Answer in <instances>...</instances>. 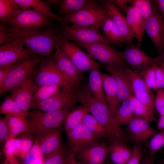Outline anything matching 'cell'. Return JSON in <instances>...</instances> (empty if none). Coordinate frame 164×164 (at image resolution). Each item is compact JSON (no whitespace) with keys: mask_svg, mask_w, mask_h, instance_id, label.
<instances>
[{"mask_svg":"<svg viewBox=\"0 0 164 164\" xmlns=\"http://www.w3.org/2000/svg\"><path fill=\"white\" fill-rule=\"evenodd\" d=\"M80 88L76 89L63 88L51 97L39 103H33L31 108L46 112L71 109L79 101Z\"/></svg>","mask_w":164,"mask_h":164,"instance_id":"9c48e42d","label":"cell"},{"mask_svg":"<svg viewBox=\"0 0 164 164\" xmlns=\"http://www.w3.org/2000/svg\"><path fill=\"white\" fill-rule=\"evenodd\" d=\"M20 36L13 32L6 26H0V46L7 44L18 39Z\"/></svg>","mask_w":164,"mask_h":164,"instance_id":"ee69618b","label":"cell"},{"mask_svg":"<svg viewBox=\"0 0 164 164\" xmlns=\"http://www.w3.org/2000/svg\"><path fill=\"white\" fill-rule=\"evenodd\" d=\"M82 124L93 134L102 141H108V135L101 125L97 119L89 113L84 116Z\"/></svg>","mask_w":164,"mask_h":164,"instance_id":"8d00e7d4","label":"cell"},{"mask_svg":"<svg viewBox=\"0 0 164 164\" xmlns=\"http://www.w3.org/2000/svg\"><path fill=\"white\" fill-rule=\"evenodd\" d=\"M3 164H19L16 161L15 157L7 158V160Z\"/></svg>","mask_w":164,"mask_h":164,"instance_id":"6f0895ef","label":"cell"},{"mask_svg":"<svg viewBox=\"0 0 164 164\" xmlns=\"http://www.w3.org/2000/svg\"></svg>","mask_w":164,"mask_h":164,"instance_id":"003e7915","label":"cell"},{"mask_svg":"<svg viewBox=\"0 0 164 164\" xmlns=\"http://www.w3.org/2000/svg\"><path fill=\"white\" fill-rule=\"evenodd\" d=\"M69 151L74 154L91 144L103 142L93 134L82 123L67 134Z\"/></svg>","mask_w":164,"mask_h":164,"instance_id":"ac0fdd59","label":"cell"},{"mask_svg":"<svg viewBox=\"0 0 164 164\" xmlns=\"http://www.w3.org/2000/svg\"><path fill=\"white\" fill-rule=\"evenodd\" d=\"M61 0H46V2L50 7H55L60 4Z\"/></svg>","mask_w":164,"mask_h":164,"instance_id":"11a10c76","label":"cell"},{"mask_svg":"<svg viewBox=\"0 0 164 164\" xmlns=\"http://www.w3.org/2000/svg\"><path fill=\"white\" fill-rule=\"evenodd\" d=\"M100 28L104 37L110 44L122 46L124 42L117 27L108 15L102 20Z\"/></svg>","mask_w":164,"mask_h":164,"instance_id":"4316f807","label":"cell"},{"mask_svg":"<svg viewBox=\"0 0 164 164\" xmlns=\"http://www.w3.org/2000/svg\"><path fill=\"white\" fill-rule=\"evenodd\" d=\"M84 49L92 58L102 63L105 67L125 64L121 52L117 50L108 42H98L89 44L78 45Z\"/></svg>","mask_w":164,"mask_h":164,"instance_id":"30bf717a","label":"cell"},{"mask_svg":"<svg viewBox=\"0 0 164 164\" xmlns=\"http://www.w3.org/2000/svg\"><path fill=\"white\" fill-rule=\"evenodd\" d=\"M24 158L25 164H43L44 156L35 141Z\"/></svg>","mask_w":164,"mask_h":164,"instance_id":"60d3db41","label":"cell"},{"mask_svg":"<svg viewBox=\"0 0 164 164\" xmlns=\"http://www.w3.org/2000/svg\"><path fill=\"white\" fill-rule=\"evenodd\" d=\"M60 32L70 41L78 45L89 44L98 42H108L103 35L100 25L78 26L60 22Z\"/></svg>","mask_w":164,"mask_h":164,"instance_id":"8992f818","label":"cell"},{"mask_svg":"<svg viewBox=\"0 0 164 164\" xmlns=\"http://www.w3.org/2000/svg\"><path fill=\"white\" fill-rule=\"evenodd\" d=\"M155 81L157 90L164 89V69L160 65L156 66Z\"/></svg>","mask_w":164,"mask_h":164,"instance_id":"681fc988","label":"cell"},{"mask_svg":"<svg viewBox=\"0 0 164 164\" xmlns=\"http://www.w3.org/2000/svg\"><path fill=\"white\" fill-rule=\"evenodd\" d=\"M156 65L148 67L140 74L148 86L151 89L155 90H157L155 81V68Z\"/></svg>","mask_w":164,"mask_h":164,"instance_id":"f6af8a7d","label":"cell"},{"mask_svg":"<svg viewBox=\"0 0 164 164\" xmlns=\"http://www.w3.org/2000/svg\"><path fill=\"white\" fill-rule=\"evenodd\" d=\"M57 43L61 50L82 73L101 65L93 60L78 44L68 40L59 32Z\"/></svg>","mask_w":164,"mask_h":164,"instance_id":"52a82bcc","label":"cell"},{"mask_svg":"<svg viewBox=\"0 0 164 164\" xmlns=\"http://www.w3.org/2000/svg\"><path fill=\"white\" fill-rule=\"evenodd\" d=\"M127 23L131 33L140 46L145 31V21L135 6L132 5L126 11Z\"/></svg>","mask_w":164,"mask_h":164,"instance_id":"cb8c5ba5","label":"cell"},{"mask_svg":"<svg viewBox=\"0 0 164 164\" xmlns=\"http://www.w3.org/2000/svg\"><path fill=\"white\" fill-rule=\"evenodd\" d=\"M127 70L133 96L151 109L154 110L155 96L140 75L130 69Z\"/></svg>","mask_w":164,"mask_h":164,"instance_id":"e0dca14e","label":"cell"},{"mask_svg":"<svg viewBox=\"0 0 164 164\" xmlns=\"http://www.w3.org/2000/svg\"><path fill=\"white\" fill-rule=\"evenodd\" d=\"M55 50L54 60L65 84L72 89L79 88L83 79L82 73L61 50L58 43Z\"/></svg>","mask_w":164,"mask_h":164,"instance_id":"4fadbf2b","label":"cell"},{"mask_svg":"<svg viewBox=\"0 0 164 164\" xmlns=\"http://www.w3.org/2000/svg\"><path fill=\"white\" fill-rule=\"evenodd\" d=\"M21 8H31L49 16L60 23L63 22L62 17L51 12L46 1L41 0H14Z\"/></svg>","mask_w":164,"mask_h":164,"instance_id":"4dcf8cb0","label":"cell"},{"mask_svg":"<svg viewBox=\"0 0 164 164\" xmlns=\"http://www.w3.org/2000/svg\"><path fill=\"white\" fill-rule=\"evenodd\" d=\"M88 113L89 107L87 104H83L70 111L63 122L67 134L81 123L84 116Z\"/></svg>","mask_w":164,"mask_h":164,"instance_id":"f546056e","label":"cell"},{"mask_svg":"<svg viewBox=\"0 0 164 164\" xmlns=\"http://www.w3.org/2000/svg\"><path fill=\"white\" fill-rule=\"evenodd\" d=\"M9 131L4 118L0 119V140L1 143H5L9 137Z\"/></svg>","mask_w":164,"mask_h":164,"instance_id":"f907efd6","label":"cell"},{"mask_svg":"<svg viewBox=\"0 0 164 164\" xmlns=\"http://www.w3.org/2000/svg\"><path fill=\"white\" fill-rule=\"evenodd\" d=\"M152 164H154V162H152Z\"/></svg>","mask_w":164,"mask_h":164,"instance_id":"e7e4bbea","label":"cell"},{"mask_svg":"<svg viewBox=\"0 0 164 164\" xmlns=\"http://www.w3.org/2000/svg\"><path fill=\"white\" fill-rule=\"evenodd\" d=\"M0 113L5 115L16 116L26 119L29 116V112H25L18 106L11 96L6 97L0 107Z\"/></svg>","mask_w":164,"mask_h":164,"instance_id":"e575fe53","label":"cell"},{"mask_svg":"<svg viewBox=\"0 0 164 164\" xmlns=\"http://www.w3.org/2000/svg\"><path fill=\"white\" fill-rule=\"evenodd\" d=\"M62 133V128L60 126L49 130L36 138L35 141L44 157L63 145Z\"/></svg>","mask_w":164,"mask_h":164,"instance_id":"603a6c76","label":"cell"},{"mask_svg":"<svg viewBox=\"0 0 164 164\" xmlns=\"http://www.w3.org/2000/svg\"><path fill=\"white\" fill-rule=\"evenodd\" d=\"M151 157L164 145V130L157 132L149 140L148 143Z\"/></svg>","mask_w":164,"mask_h":164,"instance_id":"7bdbcfd3","label":"cell"},{"mask_svg":"<svg viewBox=\"0 0 164 164\" xmlns=\"http://www.w3.org/2000/svg\"><path fill=\"white\" fill-rule=\"evenodd\" d=\"M132 150L125 143L115 141L109 143V160L114 164H125L131 157Z\"/></svg>","mask_w":164,"mask_h":164,"instance_id":"83f0119b","label":"cell"},{"mask_svg":"<svg viewBox=\"0 0 164 164\" xmlns=\"http://www.w3.org/2000/svg\"><path fill=\"white\" fill-rule=\"evenodd\" d=\"M138 45L128 46L121 52L122 58L127 66L133 71L140 74L148 67L160 65L158 57H153L147 54Z\"/></svg>","mask_w":164,"mask_h":164,"instance_id":"8fae6325","label":"cell"},{"mask_svg":"<svg viewBox=\"0 0 164 164\" xmlns=\"http://www.w3.org/2000/svg\"><path fill=\"white\" fill-rule=\"evenodd\" d=\"M68 162L69 164H83L77 161L74 154L70 153L68 159Z\"/></svg>","mask_w":164,"mask_h":164,"instance_id":"db71d44e","label":"cell"},{"mask_svg":"<svg viewBox=\"0 0 164 164\" xmlns=\"http://www.w3.org/2000/svg\"><path fill=\"white\" fill-rule=\"evenodd\" d=\"M152 157H151L149 158L145 159L142 163V164H152L153 162L152 159Z\"/></svg>","mask_w":164,"mask_h":164,"instance_id":"680465c9","label":"cell"},{"mask_svg":"<svg viewBox=\"0 0 164 164\" xmlns=\"http://www.w3.org/2000/svg\"><path fill=\"white\" fill-rule=\"evenodd\" d=\"M103 89L107 105L110 112L114 117L121 103L117 95L114 79L109 73H102Z\"/></svg>","mask_w":164,"mask_h":164,"instance_id":"d4e9b609","label":"cell"},{"mask_svg":"<svg viewBox=\"0 0 164 164\" xmlns=\"http://www.w3.org/2000/svg\"><path fill=\"white\" fill-rule=\"evenodd\" d=\"M53 19L33 9L22 8L21 11L8 22L7 27L22 36L51 26Z\"/></svg>","mask_w":164,"mask_h":164,"instance_id":"6da1fadb","label":"cell"},{"mask_svg":"<svg viewBox=\"0 0 164 164\" xmlns=\"http://www.w3.org/2000/svg\"><path fill=\"white\" fill-rule=\"evenodd\" d=\"M32 74L13 90L11 95L18 107L25 112H28L31 108L33 96L37 87Z\"/></svg>","mask_w":164,"mask_h":164,"instance_id":"ffe728a7","label":"cell"},{"mask_svg":"<svg viewBox=\"0 0 164 164\" xmlns=\"http://www.w3.org/2000/svg\"><path fill=\"white\" fill-rule=\"evenodd\" d=\"M104 164H114L111 162L109 160H108Z\"/></svg>","mask_w":164,"mask_h":164,"instance_id":"94428289","label":"cell"},{"mask_svg":"<svg viewBox=\"0 0 164 164\" xmlns=\"http://www.w3.org/2000/svg\"><path fill=\"white\" fill-rule=\"evenodd\" d=\"M160 65L164 69V62H161Z\"/></svg>","mask_w":164,"mask_h":164,"instance_id":"6125c7cd","label":"cell"},{"mask_svg":"<svg viewBox=\"0 0 164 164\" xmlns=\"http://www.w3.org/2000/svg\"><path fill=\"white\" fill-rule=\"evenodd\" d=\"M46 57L36 55L23 59L14 64L2 85L0 94L12 91L32 73L36 66Z\"/></svg>","mask_w":164,"mask_h":164,"instance_id":"277c9868","label":"cell"},{"mask_svg":"<svg viewBox=\"0 0 164 164\" xmlns=\"http://www.w3.org/2000/svg\"><path fill=\"white\" fill-rule=\"evenodd\" d=\"M132 4L137 8L145 22L153 12V9L151 1L132 0Z\"/></svg>","mask_w":164,"mask_h":164,"instance_id":"b9f144b4","label":"cell"},{"mask_svg":"<svg viewBox=\"0 0 164 164\" xmlns=\"http://www.w3.org/2000/svg\"><path fill=\"white\" fill-rule=\"evenodd\" d=\"M152 7V14L145 21V31L160 54L164 51V18Z\"/></svg>","mask_w":164,"mask_h":164,"instance_id":"2e32d148","label":"cell"},{"mask_svg":"<svg viewBox=\"0 0 164 164\" xmlns=\"http://www.w3.org/2000/svg\"><path fill=\"white\" fill-rule=\"evenodd\" d=\"M90 113L103 128L110 142L119 141L125 143L127 139L126 134L114 121L107 104L102 102L97 104L91 109Z\"/></svg>","mask_w":164,"mask_h":164,"instance_id":"ba28073f","label":"cell"},{"mask_svg":"<svg viewBox=\"0 0 164 164\" xmlns=\"http://www.w3.org/2000/svg\"><path fill=\"white\" fill-rule=\"evenodd\" d=\"M21 10L14 0H0V25L6 26Z\"/></svg>","mask_w":164,"mask_h":164,"instance_id":"1f68e13d","label":"cell"},{"mask_svg":"<svg viewBox=\"0 0 164 164\" xmlns=\"http://www.w3.org/2000/svg\"><path fill=\"white\" fill-rule=\"evenodd\" d=\"M108 14L105 9L95 1L90 0L77 12L62 17L63 22L78 26H90L100 25L102 20Z\"/></svg>","mask_w":164,"mask_h":164,"instance_id":"5b68a950","label":"cell"},{"mask_svg":"<svg viewBox=\"0 0 164 164\" xmlns=\"http://www.w3.org/2000/svg\"><path fill=\"white\" fill-rule=\"evenodd\" d=\"M157 127L160 130H164V115L160 116L157 123Z\"/></svg>","mask_w":164,"mask_h":164,"instance_id":"9f6ffc18","label":"cell"},{"mask_svg":"<svg viewBox=\"0 0 164 164\" xmlns=\"http://www.w3.org/2000/svg\"><path fill=\"white\" fill-rule=\"evenodd\" d=\"M58 32V27L52 24L19 38L28 50L35 54L48 57L55 50Z\"/></svg>","mask_w":164,"mask_h":164,"instance_id":"7a4b0ae2","label":"cell"},{"mask_svg":"<svg viewBox=\"0 0 164 164\" xmlns=\"http://www.w3.org/2000/svg\"><path fill=\"white\" fill-rule=\"evenodd\" d=\"M125 64L105 67L106 70L114 81L119 100L121 104L126 99L133 96Z\"/></svg>","mask_w":164,"mask_h":164,"instance_id":"d6986e66","label":"cell"},{"mask_svg":"<svg viewBox=\"0 0 164 164\" xmlns=\"http://www.w3.org/2000/svg\"><path fill=\"white\" fill-rule=\"evenodd\" d=\"M88 0H63L60 4L59 14L62 17L79 11L90 1Z\"/></svg>","mask_w":164,"mask_h":164,"instance_id":"74e56055","label":"cell"},{"mask_svg":"<svg viewBox=\"0 0 164 164\" xmlns=\"http://www.w3.org/2000/svg\"><path fill=\"white\" fill-rule=\"evenodd\" d=\"M37 55L28 50L19 37L0 46V68L15 64L25 58Z\"/></svg>","mask_w":164,"mask_h":164,"instance_id":"5bb4252c","label":"cell"},{"mask_svg":"<svg viewBox=\"0 0 164 164\" xmlns=\"http://www.w3.org/2000/svg\"><path fill=\"white\" fill-rule=\"evenodd\" d=\"M152 6L156 9L164 18V0H151Z\"/></svg>","mask_w":164,"mask_h":164,"instance_id":"f5cc1de1","label":"cell"},{"mask_svg":"<svg viewBox=\"0 0 164 164\" xmlns=\"http://www.w3.org/2000/svg\"><path fill=\"white\" fill-rule=\"evenodd\" d=\"M4 118L9 131V138H15L27 131L28 124L26 119L10 115H5Z\"/></svg>","mask_w":164,"mask_h":164,"instance_id":"d6a6232c","label":"cell"},{"mask_svg":"<svg viewBox=\"0 0 164 164\" xmlns=\"http://www.w3.org/2000/svg\"><path fill=\"white\" fill-rule=\"evenodd\" d=\"M100 67H96L89 72L87 87L93 97L107 104L104 93L103 80Z\"/></svg>","mask_w":164,"mask_h":164,"instance_id":"484cf974","label":"cell"},{"mask_svg":"<svg viewBox=\"0 0 164 164\" xmlns=\"http://www.w3.org/2000/svg\"><path fill=\"white\" fill-rule=\"evenodd\" d=\"M100 4L105 9L117 27L124 43L131 44L133 37L128 26L126 17L111 0H102Z\"/></svg>","mask_w":164,"mask_h":164,"instance_id":"44dd1931","label":"cell"},{"mask_svg":"<svg viewBox=\"0 0 164 164\" xmlns=\"http://www.w3.org/2000/svg\"><path fill=\"white\" fill-rule=\"evenodd\" d=\"M14 138H9L5 143L3 151L7 158L15 157V149L14 144Z\"/></svg>","mask_w":164,"mask_h":164,"instance_id":"c3c4849f","label":"cell"},{"mask_svg":"<svg viewBox=\"0 0 164 164\" xmlns=\"http://www.w3.org/2000/svg\"><path fill=\"white\" fill-rule=\"evenodd\" d=\"M14 64L0 68V86L13 67Z\"/></svg>","mask_w":164,"mask_h":164,"instance_id":"816d5d0a","label":"cell"},{"mask_svg":"<svg viewBox=\"0 0 164 164\" xmlns=\"http://www.w3.org/2000/svg\"><path fill=\"white\" fill-rule=\"evenodd\" d=\"M34 77L37 87L46 85H56L69 88L63 80L54 61L53 55L45 57L41 61Z\"/></svg>","mask_w":164,"mask_h":164,"instance_id":"7c38bea8","label":"cell"},{"mask_svg":"<svg viewBox=\"0 0 164 164\" xmlns=\"http://www.w3.org/2000/svg\"><path fill=\"white\" fill-rule=\"evenodd\" d=\"M69 154V150L62 145L44 157L43 164H66Z\"/></svg>","mask_w":164,"mask_h":164,"instance_id":"ab89813d","label":"cell"},{"mask_svg":"<svg viewBox=\"0 0 164 164\" xmlns=\"http://www.w3.org/2000/svg\"><path fill=\"white\" fill-rule=\"evenodd\" d=\"M71 109L50 111L29 112L28 132L35 137L53 128L61 126Z\"/></svg>","mask_w":164,"mask_h":164,"instance_id":"3957f363","label":"cell"},{"mask_svg":"<svg viewBox=\"0 0 164 164\" xmlns=\"http://www.w3.org/2000/svg\"><path fill=\"white\" fill-rule=\"evenodd\" d=\"M134 101L133 96L122 102L113 117L118 125H127L134 117Z\"/></svg>","mask_w":164,"mask_h":164,"instance_id":"f1b7e54d","label":"cell"},{"mask_svg":"<svg viewBox=\"0 0 164 164\" xmlns=\"http://www.w3.org/2000/svg\"><path fill=\"white\" fill-rule=\"evenodd\" d=\"M134 117L148 122L156 121L154 110L142 103L134 96Z\"/></svg>","mask_w":164,"mask_h":164,"instance_id":"f35d334b","label":"cell"},{"mask_svg":"<svg viewBox=\"0 0 164 164\" xmlns=\"http://www.w3.org/2000/svg\"><path fill=\"white\" fill-rule=\"evenodd\" d=\"M66 164H69V163H68V159H67V161L66 163Z\"/></svg>","mask_w":164,"mask_h":164,"instance_id":"be15d7a7","label":"cell"},{"mask_svg":"<svg viewBox=\"0 0 164 164\" xmlns=\"http://www.w3.org/2000/svg\"><path fill=\"white\" fill-rule=\"evenodd\" d=\"M34 137L35 138L33 134L25 132L21 136L14 138V144L16 151L15 156L24 158L33 145Z\"/></svg>","mask_w":164,"mask_h":164,"instance_id":"836d02e7","label":"cell"},{"mask_svg":"<svg viewBox=\"0 0 164 164\" xmlns=\"http://www.w3.org/2000/svg\"><path fill=\"white\" fill-rule=\"evenodd\" d=\"M154 105L160 116L164 115V89L158 90L155 96Z\"/></svg>","mask_w":164,"mask_h":164,"instance_id":"7dc6e473","label":"cell"},{"mask_svg":"<svg viewBox=\"0 0 164 164\" xmlns=\"http://www.w3.org/2000/svg\"><path fill=\"white\" fill-rule=\"evenodd\" d=\"M109 145L104 142L91 144L76 152L75 158L83 164H104L109 155Z\"/></svg>","mask_w":164,"mask_h":164,"instance_id":"9a60e30c","label":"cell"},{"mask_svg":"<svg viewBox=\"0 0 164 164\" xmlns=\"http://www.w3.org/2000/svg\"><path fill=\"white\" fill-rule=\"evenodd\" d=\"M127 129L129 137L136 143L149 140L157 132L149 122L135 117L127 124Z\"/></svg>","mask_w":164,"mask_h":164,"instance_id":"7402d4cb","label":"cell"},{"mask_svg":"<svg viewBox=\"0 0 164 164\" xmlns=\"http://www.w3.org/2000/svg\"><path fill=\"white\" fill-rule=\"evenodd\" d=\"M142 148L139 143H135L132 150L131 155L125 164H140Z\"/></svg>","mask_w":164,"mask_h":164,"instance_id":"bcb514c9","label":"cell"},{"mask_svg":"<svg viewBox=\"0 0 164 164\" xmlns=\"http://www.w3.org/2000/svg\"><path fill=\"white\" fill-rule=\"evenodd\" d=\"M163 164H164V160L163 162Z\"/></svg>","mask_w":164,"mask_h":164,"instance_id":"03108f58","label":"cell"},{"mask_svg":"<svg viewBox=\"0 0 164 164\" xmlns=\"http://www.w3.org/2000/svg\"><path fill=\"white\" fill-rule=\"evenodd\" d=\"M63 88L65 87L56 85L37 87L33 96L32 104L39 103L59 93Z\"/></svg>","mask_w":164,"mask_h":164,"instance_id":"d590c367","label":"cell"},{"mask_svg":"<svg viewBox=\"0 0 164 164\" xmlns=\"http://www.w3.org/2000/svg\"><path fill=\"white\" fill-rule=\"evenodd\" d=\"M157 57L161 62H164V51L160 54Z\"/></svg>","mask_w":164,"mask_h":164,"instance_id":"91938a15","label":"cell"}]
</instances>
